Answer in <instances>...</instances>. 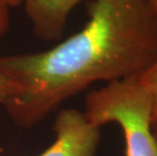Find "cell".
<instances>
[{
    "mask_svg": "<svg viewBox=\"0 0 157 156\" xmlns=\"http://www.w3.org/2000/svg\"><path fill=\"white\" fill-rule=\"evenodd\" d=\"M76 34L44 52L0 57L15 86L4 105L29 128L98 81L138 78L157 58V19L147 0H92Z\"/></svg>",
    "mask_w": 157,
    "mask_h": 156,
    "instance_id": "obj_1",
    "label": "cell"
},
{
    "mask_svg": "<svg viewBox=\"0 0 157 156\" xmlns=\"http://www.w3.org/2000/svg\"><path fill=\"white\" fill-rule=\"evenodd\" d=\"M83 112L98 127L111 123L120 126L126 156H157V142L151 131V96L139 77L109 82L90 91Z\"/></svg>",
    "mask_w": 157,
    "mask_h": 156,
    "instance_id": "obj_2",
    "label": "cell"
},
{
    "mask_svg": "<svg viewBox=\"0 0 157 156\" xmlns=\"http://www.w3.org/2000/svg\"><path fill=\"white\" fill-rule=\"evenodd\" d=\"M55 141L39 156H95L101 127L76 108L62 109L54 123Z\"/></svg>",
    "mask_w": 157,
    "mask_h": 156,
    "instance_id": "obj_3",
    "label": "cell"
},
{
    "mask_svg": "<svg viewBox=\"0 0 157 156\" xmlns=\"http://www.w3.org/2000/svg\"><path fill=\"white\" fill-rule=\"evenodd\" d=\"M34 35L41 41H60L72 10L84 0H21Z\"/></svg>",
    "mask_w": 157,
    "mask_h": 156,
    "instance_id": "obj_4",
    "label": "cell"
},
{
    "mask_svg": "<svg viewBox=\"0 0 157 156\" xmlns=\"http://www.w3.org/2000/svg\"><path fill=\"white\" fill-rule=\"evenodd\" d=\"M140 82L148 90L152 101V118L157 116V58L153 64L139 77Z\"/></svg>",
    "mask_w": 157,
    "mask_h": 156,
    "instance_id": "obj_5",
    "label": "cell"
},
{
    "mask_svg": "<svg viewBox=\"0 0 157 156\" xmlns=\"http://www.w3.org/2000/svg\"><path fill=\"white\" fill-rule=\"evenodd\" d=\"M15 92V86L5 74L0 71V104L4 105Z\"/></svg>",
    "mask_w": 157,
    "mask_h": 156,
    "instance_id": "obj_6",
    "label": "cell"
},
{
    "mask_svg": "<svg viewBox=\"0 0 157 156\" xmlns=\"http://www.w3.org/2000/svg\"><path fill=\"white\" fill-rule=\"evenodd\" d=\"M10 25V7L0 1V36H4Z\"/></svg>",
    "mask_w": 157,
    "mask_h": 156,
    "instance_id": "obj_7",
    "label": "cell"
},
{
    "mask_svg": "<svg viewBox=\"0 0 157 156\" xmlns=\"http://www.w3.org/2000/svg\"><path fill=\"white\" fill-rule=\"evenodd\" d=\"M151 131L153 134V137L157 142V116L151 120Z\"/></svg>",
    "mask_w": 157,
    "mask_h": 156,
    "instance_id": "obj_8",
    "label": "cell"
},
{
    "mask_svg": "<svg viewBox=\"0 0 157 156\" xmlns=\"http://www.w3.org/2000/svg\"><path fill=\"white\" fill-rule=\"evenodd\" d=\"M0 1L4 2L6 5H8L9 7H16L21 3V0H0Z\"/></svg>",
    "mask_w": 157,
    "mask_h": 156,
    "instance_id": "obj_9",
    "label": "cell"
},
{
    "mask_svg": "<svg viewBox=\"0 0 157 156\" xmlns=\"http://www.w3.org/2000/svg\"><path fill=\"white\" fill-rule=\"evenodd\" d=\"M150 5V7H151L153 13L155 14V17L157 19V0H147Z\"/></svg>",
    "mask_w": 157,
    "mask_h": 156,
    "instance_id": "obj_10",
    "label": "cell"
}]
</instances>
